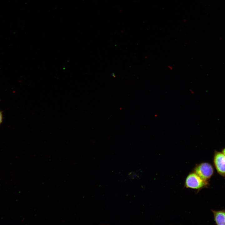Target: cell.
Masks as SVG:
<instances>
[{
	"instance_id": "6da1fadb",
	"label": "cell",
	"mask_w": 225,
	"mask_h": 225,
	"mask_svg": "<svg viewBox=\"0 0 225 225\" xmlns=\"http://www.w3.org/2000/svg\"><path fill=\"white\" fill-rule=\"evenodd\" d=\"M207 184V181L202 180L193 172L188 175L185 179L184 185L187 188L198 189L204 187Z\"/></svg>"
},
{
	"instance_id": "7a4b0ae2",
	"label": "cell",
	"mask_w": 225,
	"mask_h": 225,
	"mask_svg": "<svg viewBox=\"0 0 225 225\" xmlns=\"http://www.w3.org/2000/svg\"><path fill=\"white\" fill-rule=\"evenodd\" d=\"M193 171L202 180L207 181L212 175L213 170L210 164L203 162L196 165Z\"/></svg>"
},
{
	"instance_id": "3957f363",
	"label": "cell",
	"mask_w": 225,
	"mask_h": 225,
	"mask_svg": "<svg viewBox=\"0 0 225 225\" xmlns=\"http://www.w3.org/2000/svg\"><path fill=\"white\" fill-rule=\"evenodd\" d=\"M214 162L218 172L222 175H225V155L221 152L216 153Z\"/></svg>"
},
{
	"instance_id": "277c9868",
	"label": "cell",
	"mask_w": 225,
	"mask_h": 225,
	"mask_svg": "<svg viewBox=\"0 0 225 225\" xmlns=\"http://www.w3.org/2000/svg\"><path fill=\"white\" fill-rule=\"evenodd\" d=\"M215 222L218 225H225V211H212Z\"/></svg>"
},
{
	"instance_id": "5b68a950",
	"label": "cell",
	"mask_w": 225,
	"mask_h": 225,
	"mask_svg": "<svg viewBox=\"0 0 225 225\" xmlns=\"http://www.w3.org/2000/svg\"><path fill=\"white\" fill-rule=\"evenodd\" d=\"M2 121V114L1 111H0V125Z\"/></svg>"
},
{
	"instance_id": "8992f818",
	"label": "cell",
	"mask_w": 225,
	"mask_h": 225,
	"mask_svg": "<svg viewBox=\"0 0 225 225\" xmlns=\"http://www.w3.org/2000/svg\"><path fill=\"white\" fill-rule=\"evenodd\" d=\"M223 153L225 155V148L223 150Z\"/></svg>"
},
{
	"instance_id": "52a82bcc",
	"label": "cell",
	"mask_w": 225,
	"mask_h": 225,
	"mask_svg": "<svg viewBox=\"0 0 225 225\" xmlns=\"http://www.w3.org/2000/svg\"><path fill=\"white\" fill-rule=\"evenodd\" d=\"M111 75L113 77H115V75L114 73H112Z\"/></svg>"
}]
</instances>
